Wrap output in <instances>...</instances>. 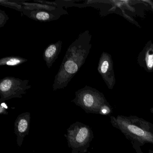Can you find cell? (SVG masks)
Instances as JSON below:
<instances>
[{
  "instance_id": "obj_3",
  "label": "cell",
  "mask_w": 153,
  "mask_h": 153,
  "mask_svg": "<svg viewBox=\"0 0 153 153\" xmlns=\"http://www.w3.org/2000/svg\"><path fill=\"white\" fill-rule=\"evenodd\" d=\"M64 136L71 153H85L94 138V133L89 126L77 121L67 129Z\"/></svg>"
},
{
  "instance_id": "obj_4",
  "label": "cell",
  "mask_w": 153,
  "mask_h": 153,
  "mask_svg": "<svg viewBox=\"0 0 153 153\" xmlns=\"http://www.w3.org/2000/svg\"><path fill=\"white\" fill-rule=\"evenodd\" d=\"M87 113L100 114L101 109L108 104L104 96L97 89L88 86L79 89L71 101Z\"/></svg>"
},
{
  "instance_id": "obj_7",
  "label": "cell",
  "mask_w": 153,
  "mask_h": 153,
  "mask_svg": "<svg viewBox=\"0 0 153 153\" xmlns=\"http://www.w3.org/2000/svg\"><path fill=\"white\" fill-rule=\"evenodd\" d=\"M31 114L28 112L23 113L17 117L14 123V132L16 135L17 144L19 147L23 144L24 139L30 130Z\"/></svg>"
},
{
  "instance_id": "obj_11",
  "label": "cell",
  "mask_w": 153,
  "mask_h": 153,
  "mask_svg": "<svg viewBox=\"0 0 153 153\" xmlns=\"http://www.w3.org/2000/svg\"><path fill=\"white\" fill-rule=\"evenodd\" d=\"M27 60L19 56H9L4 57L0 59V66H8L11 67L19 66Z\"/></svg>"
},
{
  "instance_id": "obj_5",
  "label": "cell",
  "mask_w": 153,
  "mask_h": 153,
  "mask_svg": "<svg viewBox=\"0 0 153 153\" xmlns=\"http://www.w3.org/2000/svg\"><path fill=\"white\" fill-rule=\"evenodd\" d=\"M31 87L28 79L6 77L0 81V102L1 103L14 98H22Z\"/></svg>"
},
{
  "instance_id": "obj_8",
  "label": "cell",
  "mask_w": 153,
  "mask_h": 153,
  "mask_svg": "<svg viewBox=\"0 0 153 153\" xmlns=\"http://www.w3.org/2000/svg\"><path fill=\"white\" fill-rule=\"evenodd\" d=\"M140 65L148 72H153V43L148 42L140 53Z\"/></svg>"
},
{
  "instance_id": "obj_6",
  "label": "cell",
  "mask_w": 153,
  "mask_h": 153,
  "mask_svg": "<svg viewBox=\"0 0 153 153\" xmlns=\"http://www.w3.org/2000/svg\"><path fill=\"white\" fill-rule=\"evenodd\" d=\"M97 70L108 87L112 89L115 84V78L112 60L110 54L106 53H102Z\"/></svg>"
},
{
  "instance_id": "obj_2",
  "label": "cell",
  "mask_w": 153,
  "mask_h": 153,
  "mask_svg": "<svg viewBox=\"0 0 153 153\" xmlns=\"http://www.w3.org/2000/svg\"><path fill=\"white\" fill-rule=\"evenodd\" d=\"M111 123L128 138L142 144H153V125L137 116H111Z\"/></svg>"
},
{
  "instance_id": "obj_12",
  "label": "cell",
  "mask_w": 153,
  "mask_h": 153,
  "mask_svg": "<svg viewBox=\"0 0 153 153\" xmlns=\"http://www.w3.org/2000/svg\"><path fill=\"white\" fill-rule=\"evenodd\" d=\"M9 19V17L5 11L0 10V27H3Z\"/></svg>"
},
{
  "instance_id": "obj_9",
  "label": "cell",
  "mask_w": 153,
  "mask_h": 153,
  "mask_svg": "<svg viewBox=\"0 0 153 153\" xmlns=\"http://www.w3.org/2000/svg\"><path fill=\"white\" fill-rule=\"evenodd\" d=\"M62 44V41H59L55 43L50 45L45 50L43 53L44 60L48 68H50L52 66L58 59L61 51Z\"/></svg>"
},
{
  "instance_id": "obj_15",
  "label": "cell",
  "mask_w": 153,
  "mask_h": 153,
  "mask_svg": "<svg viewBox=\"0 0 153 153\" xmlns=\"http://www.w3.org/2000/svg\"><path fill=\"white\" fill-rule=\"evenodd\" d=\"M150 111H151V113L153 114V107L150 109Z\"/></svg>"
},
{
  "instance_id": "obj_13",
  "label": "cell",
  "mask_w": 153,
  "mask_h": 153,
  "mask_svg": "<svg viewBox=\"0 0 153 153\" xmlns=\"http://www.w3.org/2000/svg\"><path fill=\"white\" fill-rule=\"evenodd\" d=\"M8 107L5 102H2L0 105V114L1 115H7L8 112L7 111Z\"/></svg>"
},
{
  "instance_id": "obj_1",
  "label": "cell",
  "mask_w": 153,
  "mask_h": 153,
  "mask_svg": "<svg viewBox=\"0 0 153 153\" xmlns=\"http://www.w3.org/2000/svg\"><path fill=\"white\" fill-rule=\"evenodd\" d=\"M92 36L88 30L81 33L70 45L53 85V91L63 89L83 66L90 51Z\"/></svg>"
},
{
  "instance_id": "obj_10",
  "label": "cell",
  "mask_w": 153,
  "mask_h": 153,
  "mask_svg": "<svg viewBox=\"0 0 153 153\" xmlns=\"http://www.w3.org/2000/svg\"><path fill=\"white\" fill-rule=\"evenodd\" d=\"M27 10V11H25L24 14L25 15L32 19L41 22H49L56 20L59 19L61 16L60 14H54V11H47L40 10Z\"/></svg>"
},
{
  "instance_id": "obj_16",
  "label": "cell",
  "mask_w": 153,
  "mask_h": 153,
  "mask_svg": "<svg viewBox=\"0 0 153 153\" xmlns=\"http://www.w3.org/2000/svg\"></svg>"
},
{
  "instance_id": "obj_14",
  "label": "cell",
  "mask_w": 153,
  "mask_h": 153,
  "mask_svg": "<svg viewBox=\"0 0 153 153\" xmlns=\"http://www.w3.org/2000/svg\"><path fill=\"white\" fill-rule=\"evenodd\" d=\"M110 106L109 104L105 105L101 109L100 114L102 115H107L109 114L111 111Z\"/></svg>"
}]
</instances>
